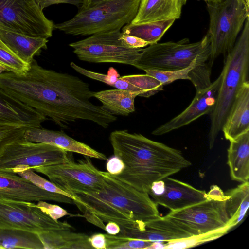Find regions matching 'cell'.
I'll use <instances>...</instances> for the list:
<instances>
[{"label": "cell", "instance_id": "1", "mask_svg": "<svg viewBox=\"0 0 249 249\" xmlns=\"http://www.w3.org/2000/svg\"><path fill=\"white\" fill-rule=\"evenodd\" d=\"M0 88L63 129L81 120L107 128L117 120L91 102L95 92L88 83L72 74L43 68L35 59L25 74L0 73Z\"/></svg>", "mask_w": 249, "mask_h": 249}, {"label": "cell", "instance_id": "2", "mask_svg": "<svg viewBox=\"0 0 249 249\" xmlns=\"http://www.w3.org/2000/svg\"><path fill=\"white\" fill-rule=\"evenodd\" d=\"M102 189L94 192H74V204L89 222L105 230V222L121 229L143 231L146 222L160 217L157 204L147 193L137 190L107 172L101 171Z\"/></svg>", "mask_w": 249, "mask_h": 249}, {"label": "cell", "instance_id": "3", "mask_svg": "<svg viewBox=\"0 0 249 249\" xmlns=\"http://www.w3.org/2000/svg\"><path fill=\"white\" fill-rule=\"evenodd\" d=\"M114 155L124 164L114 175L138 191L148 193L152 183L192 165L182 152L140 134L115 130L109 137Z\"/></svg>", "mask_w": 249, "mask_h": 249}, {"label": "cell", "instance_id": "4", "mask_svg": "<svg viewBox=\"0 0 249 249\" xmlns=\"http://www.w3.org/2000/svg\"><path fill=\"white\" fill-rule=\"evenodd\" d=\"M241 31L233 49L224 59L216 103L210 114L208 142L210 149L222 130L239 89L244 82L249 81V17Z\"/></svg>", "mask_w": 249, "mask_h": 249}, {"label": "cell", "instance_id": "5", "mask_svg": "<svg viewBox=\"0 0 249 249\" xmlns=\"http://www.w3.org/2000/svg\"><path fill=\"white\" fill-rule=\"evenodd\" d=\"M141 0H107L79 9L71 19L54 24V28L72 36H89L120 30L135 18Z\"/></svg>", "mask_w": 249, "mask_h": 249}, {"label": "cell", "instance_id": "6", "mask_svg": "<svg viewBox=\"0 0 249 249\" xmlns=\"http://www.w3.org/2000/svg\"><path fill=\"white\" fill-rule=\"evenodd\" d=\"M210 52V38L207 33L196 42L190 43L189 39L183 38L149 45L142 49L133 66L144 71L178 70L188 67L197 59L208 62Z\"/></svg>", "mask_w": 249, "mask_h": 249}, {"label": "cell", "instance_id": "7", "mask_svg": "<svg viewBox=\"0 0 249 249\" xmlns=\"http://www.w3.org/2000/svg\"><path fill=\"white\" fill-rule=\"evenodd\" d=\"M209 16L207 34L210 36L211 52L209 64L223 55L224 59L232 50L249 17V5L245 0H224L217 3H206Z\"/></svg>", "mask_w": 249, "mask_h": 249}, {"label": "cell", "instance_id": "8", "mask_svg": "<svg viewBox=\"0 0 249 249\" xmlns=\"http://www.w3.org/2000/svg\"><path fill=\"white\" fill-rule=\"evenodd\" d=\"M122 32L97 33L69 46L80 60L91 63H116L134 66L142 48H130L121 42Z\"/></svg>", "mask_w": 249, "mask_h": 249}, {"label": "cell", "instance_id": "9", "mask_svg": "<svg viewBox=\"0 0 249 249\" xmlns=\"http://www.w3.org/2000/svg\"><path fill=\"white\" fill-rule=\"evenodd\" d=\"M74 161L72 152L52 144L24 138L9 145L0 157V172L13 173L17 168H31Z\"/></svg>", "mask_w": 249, "mask_h": 249}, {"label": "cell", "instance_id": "10", "mask_svg": "<svg viewBox=\"0 0 249 249\" xmlns=\"http://www.w3.org/2000/svg\"><path fill=\"white\" fill-rule=\"evenodd\" d=\"M0 228L26 231L37 234L50 230H73L67 222L55 220L32 202L0 196Z\"/></svg>", "mask_w": 249, "mask_h": 249}, {"label": "cell", "instance_id": "11", "mask_svg": "<svg viewBox=\"0 0 249 249\" xmlns=\"http://www.w3.org/2000/svg\"><path fill=\"white\" fill-rule=\"evenodd\" d=\"M84 158L78 163L72 161L32 169L45 175L50 181L71 195L74 192L99 191L103 187V176L89 157Z\"/></svg>", "mask_w": 249, "mask_h": 249}, {"label": "cell", "instance_id": "12", "mask_svg": "<svg viewBox=\"0 0 249 249\" xmlns=\"http://www.w3.org/2000/svg\"><path fill=\"white\" fill-rule=\"evenodd\" d=\"M0 24L30 36L48 39L53 22L44 15L34 0H0Z\"/></svg>", "mask_w": 249, "mask_h": 249}, {"label": "cell", "instance_id": "13", "mask_svg": "<svg viewBox=\"0 0 249 249\" xmlns=\"http://www.w3.org/2000/svg\"><path fill=\"white\" fill-rule=\"evenodd\" d=\"M208 196V195H207ZM209 199L165 215L192 236L209 232L227 226L229 217L226 199Z\"/></svg>", "mask_w": 249, "mask_h": 249}, {"label": "cell", "instance_id": "14", "mask_svg": "<svg viewBox=\"0 0 249 249\" xmlns=\"http://www.w3.org/2000/svg\"><path fill=\"white\" fill-rule=\"evenodd\" d=\"M222 77L218 78L208 87L196 91L190 104L180 114L154 129L156 136L165 134L183 127L205 114H210L215 106Z\"/></svg>", "mask_w": 249, "mask_h": 249}, {"label": "cell", "instance_id": "15", "mask_svg": "<svg viewBox=\"0 0 249 249\" xmlns=\"http://www.w3.org/2000/svg\"><path fill=\"white\" fill-rule=\"evenodd\" d=\"M0 196L13 200L53 201L74 204L73 199L42 189L16 174L0 172Z\"/></svg>", "mask_w": 249, "mask_h": 249}, {"label": "cell", "instance_id": "16", "mask_svg": "<svg viewBox=\"0 0 249 249\" xmlns=\"http://www.w3.org/2000/svg\"><path fill=\"white\" fill-rule=\"evenodd\" d=\"M164 191L159 196H152L153 200L169 209L171 212L179 211L209 199L205 191L196 189L190 184L169 177L162 179Z\"/></svg>", "mask_w": 249, "mask_h": 249}, {"label": "cell", "instance_id": "17", "mask_svg": "<svg viewBox=\"0 0 249 249\" xmlns=\"http://www.w3.org/2000/svg\"><path fill=\"white\" fill-rule=\"evenodd\" d=\"M47 119L0 88V126L40 128Z\"/></svg>", "mask_w": 249, "mask_h": 249}, {"label": "cell", "instance_id": "18", "mask_svg": "<svg viewBox=\"0 0 249 249\" xmlns=\"http://www.w3.org/2000/svg\"><path fill=\"white\" fill-rule=\"evenodd\" d=\"M23 138L27 141L52 144L68 151L78 153L90 158L107 160L106 156L88 145L70 137L61 131L40 128H27Z\"/></svg>", "mask_w": 249, "mask_h": 249}, {"label": "cell", "instance_id": "19", "mask_svg": "<svg viewBox=\"0 0 249 249\" xmlns=\"http://www.w3.org/2000/svg\"><path fill=\"white\" fill-rule=\"evenodd\" d=\"M119 235L153 243H165L192 236L165 216L146 222L142 231L121 229Z\"/></svg>", "mask_w": 249, "mask_h": 249}, {"label": "cell", "instance_id": "20", "mask_svg": "<svg viewBox=\"0 0 249 249\" xmlns=\"http://www.w3.org/2000/svg\"><path fill=\"white\" fill-rule=\"evenodd\" d=\"M222 130L229 141L249 131V81L239 89Z\"/></svg>", "mask_w": 249, "mask_h": 249}, {"label": "cell", "instance_id": "21", "mask_svg": "<svg viewBox=\"0 0 249 249\" xmlns=\"http://www.w3.org/2000/svg\"><path fill=\"white\" fill-rule=\"evenodd\" d=\"M0 39L18 57L30 64L47 48L46 38L30 36L0 24Z\"/></svg>", "mask_w": 249, "mask_h": 249}, {"label": "cell", "instance_id": "22", "mask_svg": "<svg viewBox=\"0 0 249 249\" xmlns=\"http://www.w3.org/2000/svg\"><path fill=\"white\" fill-rule=\"evenodd\" d=\"M187 0H141L137 13L132 21L140 24L166 19H179Z\"/></svg>", "mask_w": 249, "mask_h": 249}, {"label": "cell", "instance_id": "23", "mask_svg": "<svg viewBox=\"0 0 249 249\" xmlns=\"http://www.w3.org/2000/svg\"><path fill=\"white\" fill-rule=\"evenodd\" d=\"M227 164L232 180L240 182L249 181V131L230 141Z\"/></svg>", "mask_w": 249, "mask_h": 249}, {"label": "cell", "instance_id": "24", "mask_svg": "<svg viewBox=\"0 0 249 249\" xmlns=\"http://www.w3.org/2000/svg\"><path fill=\"white\" fill-rule=\"evenodd\" d=\"M139 91L118 89L95 92L94 97L102 103V107L113 115L128 116L135 110V99L141 96Z\"/></svg>", "mask_w": 249, "mask_h": 249}, {"label": "cell", "instance_id": "25", "mask_svg": "<svg viewBox=\"0 0 249 249\" xmlns=\"http://www.w3.org/2000/svg\"><path fill=\"white\" fill-rule=\"evenodd\" d=\"M44 249H93L89 236L71 230H50L38 234Z\"/></svg>", "mask_w": 249, "mask_h": 249}, {"label": "cell", "instance_id": "26", "mask_svg": "<svg viewBox=\"0 0 249 249\" xmlns=\"http://www.w3.org/2000/svg\"><path fill=\"white\" fill-rule=\"evenodd\" d=\"M228 196L226 209L229 217L227 226L230 230L244 219L249 207V183L243 182L225 194Z\"/></svg>", "mask_w": 249, "mask_h": 249}, {"label": "cell", "instance_id": "27", "mask_svg": "<svg viewBox=\"0 0 249 249\" xmlns=\"http://www.w3.org/2000/svg\"><path fill=\"white\" fill-rule=\"evenodd\" d=\"M175 21L166 19L140 24L130 22L123 27L122 32L137 36L151 45L157 43Z\"/></svg>", "mask_w": 249, "mask_h": 249}, {"label": "cell", "instance_id": "28", "mask_svg": "<svg viewBox=\"0 0 249 249\" xmlns=\"http://www.w3.org/2000/svg\"><path fill=\"white\" fill-rule=\"evenodd\" d=\"M43 249L37 233L26 231L0 228V249Z\"/></svg>", "mask_w": 249, "mask_h": 249}, {"label": "cell", "instance_id": "29", "mask_svg": "<svg viewBox=\"0 0 249 249\" xmlns=\"http://www.w3.org/2000/svg\"><path fill=\"white\" fill-rule=\"evenodd\" d=\"M207 66L211 67L208 62H202L197 59L194 61L188 67L180 70L170 71L146 70L144 71L147 75L155 78L164 86L177 80H190L189 74L193 69L196 67Z\"/></svg>", "mask_w": 249, "mask_h": 249}, {"label": "cell", "instance_id": "30", "mask_svg": "<svg viewBox=\"0 0 249 249\" xmlns=\"http://www.w3.org/2000/svg\"><path fill=\"white\" fill-rule=\"evenodd\" d=\"M29 67L30 64L21 60L0 39V73L10 72L23 74Z\"/></svg>", "mask_w": 249, "mask_h": 249}, {"label": "cell", "instance_id": "31", "mask_svg": "<svg viewBox=\"0 0 249 249\" xmlns=\"http://www.w3.org/2000/svg\"><path fill=\"white\" fill-rule=\"evenodd\" d=\"M229 230V229L226 226L204 234L194 235L188 238L165 242L164 243L163 249H181L193 247L217 239L226 234Z\"/></svg>", "mask_w": 249, "mask_h": 249}, {"label": "cell", "instance_id": "32", "mask_svg": "<svg viewBox=\"0 0 249 249\" xmlns=\"http://www.w3.org/2000/svg\"><path fill=\"white\" fill-rule=\"evenodd\" d=\"M13 174H18L42 189L61 194L73 199L74 198L73 196L69 193L60 189L51 181L38 175L30 167L26 166L18 167L14 170Z\"/></svg>", "mask_w": 249, "mask_h": 249}, {"label": "cell", "instance_id": "33", "mask_svg": "<svg viewBox=\"0 0 249 249\" xmlns=\"http://www.w3.org/2000/svg\"><path fill=\"white\" fill-rule=\"evenodd\" d=\"M106 249H147L153 243L152 242L129 238L120 235L105 234Z\"/></svg>", "mask_w": 249, "mask_h": 249}, {"label": "cell", "instance_id": "34", "mask_svg": "<svg viewBox=\"0 0 249 249\" xmlns=\"http://www.w3.org/2000/svg\"><path fill=\"white\" fill-rule=\"evenodd\" d=\"M27 128L23 126H0V157L9 145L23 138Z\"/></svg>", "mask_w": 249, "mask_h": 249}, {"label": "cell", "instance_id": "35", "mask_svg": "<svg viewBox=\"0 0 249 249\" xmlns=\"http://www.w3.org/2000/svg\"><path fill=\"white\" fill-rule=\"evenodd\" d=\"M37 202L36 205L41 210L53 220H58L63 216L70 215L66 210L58 205L50 204L44 200Z\"/></svg>", "mask_w": 249, "mask_h": 249}, {"label": "cell", "instance_id": "36", "mask_svg": "<svg viewBox=\"0 0 249 249\" xmlns=\"http://www.w3.org/2000/svg\"><path fill=\"white\" fill-rule=\"evenodd\" d=\"M120 39L124 46L130 48H142L149 45L148 42L137 36L124 34L122 32Z\"/></svg>", "mask_w": 249, "mask_h": 249}, {"label": "cell", "instance_id": "37", "mask_svg": "<svg viewBox=\"0 0 249 249\" xmlns=\"http://www.w3.org/2000/svg\"><path fill=\"white\" fill-rule=\"evenodd\" d=\"M124 167L123 161L115 155L107 159L106 169L107 172L111 175L120 174L124 170Z\"/></svg>", "mask_w": 249, "mask_h": 249}, {"label": "cell", "instance_id": "38", "mask_svg": "<svg viewBox=\"0 0 249 249\" xmlns=\"http://www.w3.org/2000/svg\"><path fill=\"white\" fill-rule=\"evenodd\" d=\"M40 9L54 4L60 3L69 4L77 7L79 9L83 4V0H34Z\"/></svg>", "mask_w": 249, "mask_h": 249}, {"label": "cell", "instance_id": "39", "mask_svg": "<svg viewBox=\"0 0 249 249\" xmlns=\"http://www.w3.org/2000/svg\"><path fill=\"white\" fill-rule=\"evenodd\" d=\"M88 239L93 249H106V239L105 234L95 233L89 237Z\"/></svg>", "mask_w": 249, "mask_h": 249}, {"label": "cell", "instance_id": "40", "mask_svg": "<svg viewBox=\"0 0 249 249\" xmlns=\"http://www.w3.org/2000/svg\"><path fill=\"white\" fill-rule=\"evenodd\" d=\"M164 191V182L163 180L154 182L148 193L149 196H159Z\"/></svg>", "mask_w": 249, "mask_h": 249}, {"label": "cell", "instance_id": "41", "mask_svg": "<svg viewBox=\"0 0 249 249\" xmlns=\"http://www.w3.org/2000/svg\"><path fill=\"white\" fill-rule=\"evenodd\" d=\"M121 230L120 227L114 222H108L105 225V230L107 233L110 235H117L119 233Z\"/></svg>", "mask_w": 249, "mask_h": 249}, {"label": "cell", "instance_id": "42", "mask_svg": "<svg viewBox=\"0 0 249 249\" xmlns=\"http://www.w3.org/2000/svg\"><path fill=\"white\" fill-rule=\"evenodd\" d=\"M107 0H83V4L79 9H86L102 1Z\"/></svg>", "mask_w": 249, "mask_h": 249}, {"label": "cell", "instance_id": "43", "mask_svg": "<svg viewBox=\"0 0 249 249\" xmlns=\"http://www.w3.org/2000/svg\"><path fill=\"white\" fill-rule=\"evenodd\" d=\"M206 3H217L222 2L224 0H203Z\"/></svg>", "mask_w": 249, "mask_h": 249}, {"label": "cell", "instance_id": "44", "mask_svg": "<svg viewBox=\"0 0 249 249\" xmlns=\"http://www.w3.org/2000/svg\"><path fill=\"white\" fill-rule=\"evenodd\" d=\"M246 3L249 5V0H245Z\"/></svg>", "mask_w": 249, "mask_h": 249}]
</instances>
